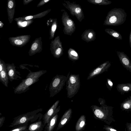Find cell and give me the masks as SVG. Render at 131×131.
<instances>
[{"instance_id":"cell-16","label":"cell","mask_w":131,"mask_h":131,"mask_svg":"<svg viewBox=\"0 0 131 131\" xmlns=\"http://www.w3.org/2000/svg\"><path fill=\"white\" fill-rule=\"evenodd\" d=\"M43 115L42 114L38 119V121L30 124L26 130V131H41L45 126L43 121L41 120Z\"/></svg>"},{"instance_id":"cell-4","label":"cell","mask_w":131,"mask_h":131,"mask_svg":"<svg viewBox=\"0 0 131 131\" xmlns=\"http://www.w3.org/2000/svg\"><path fill=\"white\" fill-rule=\"evenodd\" d=\"M69 73L67 76L57 74L52 78L49 87L50 97L54 96L61 91L69 78Z\"/></svg>"},{"instance_id":"cell-10","label":"cell","mask_w":131,"mask_h":131,"mask_svg":"<svg viewBox=\"0 0 131 131\" xmlns=\"http://www.w3.org/2000/svg\"><path fill=\"white\" fill-rule=\"evenodd\" d=\"M59 101H56L43 115L42 119L44 126L47 123L53 116L56 112H58L60 109V106L57 107Z\"/></svg>"},{"instance_id":"cell-2","label":"cell","mask_w":131,"mask_h":131,"mask_svg":"<svg viewBox=\"0 0 131 131\" xmlns=\"http://www.w3.org/2000/svg\"><path fill=\"white\" fill-rule=\"evenodd\" d=\"M127 14L123 9L114 8L108 13L103 25L117 26L123 24L126 20Z\"/></svg>"},{"instance_id":"cell-14","label":"cell","mask_w":131,"mask_h":131,"mask_svg":"<svg viewBox=\"0 0 131 131\" xmlns=\"http://www.w3.org/2000/svg\"><path fill=\"white\" fill-rule=\"evenodd\" d=\"M9 80L6 63L0 59V81L5 86L8 87Z\"/></svg>"},{"instance_id":"cell-25","label":"cell","mask_w":131,"mask_h":131,"mask_svg":"<svg viewBox=\"0 0 131 131\" xmlns=\"http://www.w3.org/2000/svg\"><path fill=\"white\" fill-rule=\"evenodd\" d=\"M28 123L19 124L13 127L9 131H26L28 128Z\"/></svg>"},{"instance_id":"cell-15","label":"cell","mask_w":131,"mask_h":131,"mask_svg":"<svg viewBox=\"0 0 131 131\" xmlns=\"http://www.w3.org/2000/svg\"><path fill=\"white\" fill-rule=\"evenodd\" d=\"M116 53L123 67L127 70L131 72V61L128 57L123 52L117 51Z\"/></svg>"},{"instance_id":"cell-37","label":"cell","mask_w":131,"mask_h":131,"mask_svg":"<svg viewBox=\"0 0 131 131\" xmlns=\"http://www.w3.org/2000/svg\"><path fill=\"white\" fill-rule=\"evenodd\" d=\"M130 111L131 112V110Z\"/></svg>"},{"instance_id":"cell-6","label":"cell","mask_w":131,"mask_h":131,"mask_svg":"<svg viewBox=\"0 0 131 131\" xmlns=\"http://www.w3.org/2000/svg\"><path fill=\"white\" fill-rule=\"evenodd\" d=\"M62 4L63 6L70 12L71 14L75 16L80 22H81L84 18L83 10L79 4L75 2H70L64 1Z\"/></svg>"},{"instance_id":"cell-32","label":"cell","mask_w":131,"mask_h":131,"mask_svg":"<svg viewBox=\"0 0 131 131\" xmlns=\"http://www.w3.org/2000/svg\"><path fill=\"white\" fill-rule=\"evenodd\" d=\"M18 24L19 25L23 27H24L27 26V22L26 21H24L23 22H19L18 23Z\"/></svg>"},{"instance_id":"cell-29","label":"cell","mask_w":131,"mask_h":131,"mask_svg":"<svg viewBox=\"0 0 131 131\" xmlns=\"http://www.w3.org/2000/svg\"><path fill=\"white\" fill-rule=\"evenodd\" d=\"M107 83L108 85L109 89L111 90V89L112 88L113 86V83L111 80L109 79H108L107 80Z\"/></svg>"},{"instance_id":"cell-13","label":"cell","mask_w":131,"mask_h":131,"mask_svg":"<svg viewBox=\"0 0 131 131\" xmlns=\"http://www.w3.org/2000/svg\"><path fill=\"white\" fill-rule=\"evenodd\" d=\"M42 42L41 37L36 38L32 42L28 53L29 56H32L42 50Z\"/></svg>"},{"instance_id":"cell-35","label":"cell","mask_w":131,"mask_h":131,"mask_svg":"<svg viewBox=\"0 0 131 131\" xmlns=\"http://www.w3.org/2000/svg\"><path fill=\"white\" fill-rule=\"evenodd\" d=\"M33 17L32 16H28L25 18V19L26 20H28L32 18Z\"/></svg>"},{"instance_id":"cell-11","label":"cell","mask_w":131,"mask_h":131,"mask_svg":"<svg viewBox=\"0 0 131 131\" xmlns=\"http://www.w3.org/2000/svg\"><path fill=\"white\" fill-rule=\"evenodd\" d=\"M6 66L8 79L10 81L12 82L14 80H17L22 78L20 76L21 74L20 72L16 69V66L13 63H6Z\"/></svg>"},{"instance_id":"cell-27","label":"cell","mask_w":131,"mask_h":131,"mask_svg":"<svg viewBox=\"0 0 131 131\" xmlns=\"http://www.w3.org/2000/svg\"><path fill=\"white\" fill-rule=\"evenodd\" d=\"M85 119L80 118L79 121L77 123L76 129L77 130H79L82 129L85 125Z\"/></svg>"},{"instance_id":"cell-20","label":"cell","mask_w":131,"mask_h":131,"mask_svg":"<svg viewBox=\"0 0 131 131\" xmlns=\"http://www.w3.org/2000/svg\"><path fill=\"white\" fill-rule=\"evenodd\" d=\"M71 110H68L62 117L59 122L57 130L59 129L62 127L69 121V119L71 116Z\"/></svg>"},{"instance_id":"cell-36","label":"cell","mask_w":131,"mask_h":131,"mask_svg":"<svg viewBox=\"0 0 131 131\" xmlns=\"http://www.w3.org/2000/svg\"><path fill=\"white\" fill-rule=\"evenodd\" d=\"M49 0H44V1L45 2H47L48 1H49Z\"/></svg>"},{"instance_id":"cell-9","label":"cell","mask_w":131,"mask_h":131,"mask_svg":"<svg viewBox=\"0 0 131 131\" xmlns=\"http://www.w3.org/2000/svg\"><path fill=\"white\" fill-rule=\"evenodd\" d=\"M31 38L30 35H22L16 37H10L8 40L13 46L21 47L25 45L29 41Z\"/></svg>"},{"instance_id":"cell-7","label":"cell","mask_w":131,"mask_h":131,"mask_svg":"<svg viewBox=\"0 0 131 131\" xmlns=\"http://www.w3.org/2000/svg\"><path fill=\"white\" fill-rule=\"evenodd\" d=\"M61 11L63 12L61 19L64 26L63 32L65 34L71 36L75 30V24L65 10L63 9Z\"/></svg>"},{"instance_id":"cell-28","label":"cell","mask_w":131,"mask_h":131,"mask_svg":"<svg viewBox=\"0 0 131 131\" xmlns=\"http://www.w3.org/2000/svg\"><path fill=\"white\" fill-rule=\"evenodd\" d=\"M104 129L108 131H117V130L114 129L112 127L108 126L105 125L104 127Z\"/></svg>"},{"instance_id":"cell-1","label":"cell","mask_w":131,"mask_h":131,"mask_svg":"<svg viewBox=\"0 0 131 131\" xmlns=\"http://www.w3.org/2000/svg\"><path fill=\"white\" fill-rule=\"evenodd\" d=\"M29 73L25 79H23L15 88L14 91V93L19 94L25 93L29 90L30 86L37 82L40 78L47 72L45 70L36 72H32L29 70Z\"/></svg>"},{"instance_id":"cell-31","label":"cell","mask_w":131,"mask_h":131,"mask_svg":"<svg viewBox=\"0 0 131 131\" xmlns=\"http://www.w3.org/2000/svg\"><path fill=\"white\" fill-rule=\"evenodd\" d=\"M126 126L127 131H131V123L127 122L126 123Z\"/></svg>"},{"instance_id":"cell-3","label":"cell","mask_w":131,"mask_h":131,"mask_svg":"<svg viewBox=\"0 0 131 131\" xmlns=\"http://www.w3.org/2000/svg\"><path fill=\"white\" fill-rule=\"evenodd\" d=\"M42 111V108H38L20 115L13 118L12 122L8 127H13L19 124L28 123L29 121L32 122L36 121L42 114L38 113Z\"/></svg>"},{"instance_id":"cell-30","label":"cell","mask_w":131,"mask_h":131,"mask_svg":"<svg viewBox=\"0 0 131 131\" xmlns=\"http://www.w3.org/2000/svg\"><path fill=\"white\" fill-rule=\"evenodd\" d=\"M5 117L4 116H2L0 117V127H1L3 125L4 122Z\"/></svg>"},{"instance_id":"cell-17","label":"cell","mask_w":131,"mask_h":131,"mask_svg":"<svg viewBox=\"0 0 131 131\" xmlns=\"http://www.w3.org/2000/svg\"><path fill=\"white\" fill-rule=\"evenodd\" d=\"M82 40L87 42L94 41L96 39V33L93 29H86L81 35Z\"/></svg>"},{"instance_id":"cell-21","label":"cell","mask_w":131,"mask_h":131,"mask_svg":"<svg viewBox=\"0 0 131 131\" xmlns=\"http://www.w3.org/2000/svg\"><path fill=\"white\" fill-rule=\"evenodd\" d=\"M120 108L123 111H130L131 110V96L121 103Z\"/></svg>"},{"instance_id":"cell-5","label":"cell","mask_w":131,"mask_h":131,"mask_svg":"<svg viewBox=\"0 0 131 131\" xmlns=\"http://www.w3.org/2000/svg\"><path fill=\"white\" fill-rule=\"evenodd\" d=\"M113 107L104 104L100 109H96L94 112V113L98 118L110 125L115 122L113 116Z\"/></svg>"},{"instance_id":"cell-18","label":"cell","mask_w":131,"mask_h":131,"mask_svg":"<svg viewBox=\"0 0 131 131\" xmlns=\"http://www.w3.org/2000/svg\"><path fill=\"white\" fill-rule=\"evenodd\" d=\"M56 113L45 127L44 131H52L56 125L58 118V113Z\"/></svg>"},{"instance_id":"cell-26","label":"cell","mask_w":131,"mask_h":131,"mask_svg":"<svg viewBox=\"0 0 131 131\" xmlns=\"http://www.w3.org/2000/svg\"><path fill=\"white\" fill-rule=\"evenodd\" d=\"M56 23V22H55L53 24L50 30L49 33L50 39H52L54 37L57 27V24Z\"/></svg>"},{"instance_id":"cell-22","label":"cell","mask_w":131,"mask_h":131,"mask_svg":"<svg viewBox=\"0 0 131 131\" xmlns=\"http://www.w3.org/2000/svg\"><path fill=\"white\" fill-rule=\"evenodd\" d=\"M68 54L69 58L72 61H75L79 59V56L77 52L72 48L69 49Z\"/></svg>"},{"instance_id":"cell-24","label":"cell","mask_w":131,"mask_h":131,"mask_svg":"<svg viewBox=\"0 0 131 131\" xmlns=\"http://www.w3.org/2000/svg\"><path fill=\"white\" fill-rule=\"evenodd\" d=\"M89 3L94 5H107L110 4L112 2L108 0H87Z\"/></svg>"},{"instance_id":"cell-33","label":"cell","mask_w":131,"mask_h":131,"mask_svg":"<svg viewBox=\"0 0 131 131\" xmlns=\"http://www.w3.org/2000/svg\"><path fill=\"white\" fill-rule=\"evenodd\" d=\"M13 5V3L12 1H10L9 2L8 4V6L9 8H12Z\"/></svg>"},{"instance_id":"cell-34","label":"cell","mask_w":131,"mask_h":131,"mask_svg":"<svg viewBox=\"0 0 131 131\" xmlns=\"http://www.w3.org/2000/svg\"><path fill=\"white\" fill-rule=\"evenodd\" d=\"M129 44L130 45V48H131V31H130V35H129Z\"/></svg>"},{"instance_id":"cell-23","label":"cell","mask_w":131,"mask_h":131,"mask_svg":"<svg viewBox=\"0 0 131 131\" xmlns=\"http://www.w3.org/2000/svg\"><path fill=\"white\" fill-rule=\"evenodd\" d=\"M105 31L107 33L119 40H122V37L121 35L117 31L111 29L106 28L105 30Z\"/></svg>"},{"instance_id":"cell-8","label":"cell","mask_w":131,"mask_h":131,"mask_svg":"<svg viewBox=\"0 0 131 131\" xmlns=\"http://www.w3.org/2000/svg\"><path fill=\"white\" fill-rule=\"evenodd\" d=\"M50 50L53 57L56 58H60L63 53V49L60 36L56 37L50 44Z\"/></svg>"},{"instance_id":"cell-12","label":"cell","mask_w":131,"mask_h":131,"mask_svg":"<svg viewBox=\"0 0 131 131\" xmlns=\"http://www.w3.org/2000/svg\"><path fill=\"white\" fill-rule=\"evenodd\" d=\"M111 65V63L109 61H106L101 64L90 72L88 77L87 80L107 71Z\"/></svg>"},{"instance_id":"cell-19","label":"cell","mask_w":131,"mask_h":131,"mask_svg":"<svg viewBox=\"0 0 131 131\" xmlns=\"http://www.w3.org/2000/svg\"><path fill=\"white\" fill-rule=\"evenodd\" d=\"M116 89L121 94H123L131 91V83L119 84L117 85Z\"/></svg>"}]
</instances>
